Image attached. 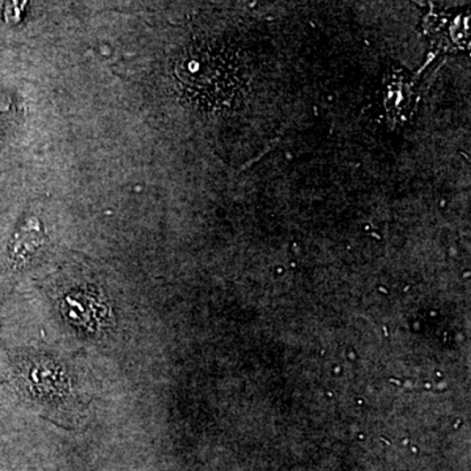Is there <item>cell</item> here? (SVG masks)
Listing matches in <instances>:
<instances>
[{
  "label": "cell",
  "mask_w": 471,
  "mask_h": 471,
  "mask_svg": "<svg viewBox=\"0 0 471 471\" xmlns=\"http://www.w3.org/2000/svg\"><path fill=\"white\" fill-rule=\"evenodd\" d=\"M176 76L185 95L205 108H224L240 93L237 60L223 48L201 43L186 49Z\"/></svg>",
  "instance_id": "cell-1"
},
{
  "label": "cell",
  "mask_w": 471,
  "mask_h": 471,
  "mask_svg": "<svg viewBox=\"0 0 471 471\" xmlns=\"http://www.w3.org/2000/svg\"><path fill=\"white\" fill-rule=\"evenodd\" d=\"M43 241L41 224L37 219H29L26 226L21 227L20 232L16 235L15 243H13V254L16 259H26L28 254L35 251Z\"/></svg>",
  "instance_id": "cell-2"
}]
</instances>
